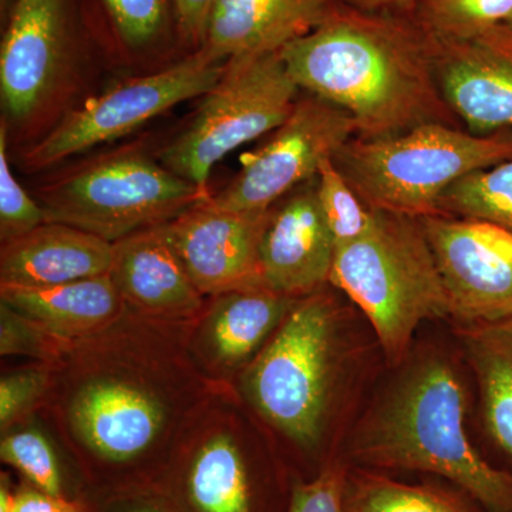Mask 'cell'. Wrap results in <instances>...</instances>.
Returning a JSON list of instances; mask_svg holds the SVG:
<instances>
[{
	"mask_svg": "<svg viewBox=\"0 0 512 512\" xmlns=\"http://www.w3.org/2000/svg\"><path fill=\"white\" fill-rule=\"evenodd\" d=\"M279 55L299 89L348 111L359 137L429 123L463 127L441 94L429 36L404 10L335 3Z\"/></svg>",
	"mask_w": 512,
	"mask_h": 512,
	"instance_id": "cell-1",
	"label": "cell"
},
{
	"mask_svg": "<svg viewBox=\"0 0 512 512\" xmlns=\"http://www.w3.org/2000/svg\"><path fill=\"white\" fill-rule=\"evenodd\" d=\"M467 394L440 357L414 363L363 420L353 440L362 463L447 478L490 512H512V473L491 466L466 429Z\"/></svg>",
	"mask_w": 512,
	"mask_h": 512,
	"instance_id": "cell-2",
	"label": "cell"
},
{
	"mask_svg": "<svg viewBox=\"0 0 512 512\" xmlns=\"http://www.w3.org/2000/svg\"><path fill=\"white\" fill-rule=\"evenodd\" d=\"M329 284L362 309L392 363L406 355L421 322L450 316L429 241L409 215L375 211L362 237L336 248Z\"/></svg>",
	"mask_w": 512,
	"mask_h": 512,
	"instance_id": "cell-3",
	"label": "cell"
},
{
	"mask_svg": "<svg viewBox=\"0 0 512 512\" xmlns=\"http://www.w3.org/2000/svg\"><path fill=\"white\" fill-rule=\"evenodd\" d=\"M512 158V131L478 136L443 123L386 137H353L333 161L370 210L413 218L439 212L444 192Z\"/></svg>",
	"mask_w": 512,
	"mask_h": 512,
	"instance_id": "cell-4",
	"label": "cell"
},
{
	"mask_svg": "<svg viewBox=\"0 0 512 512\" xmlns=\"http://www.w3.org/2000/svg\"><path fill=\"white\" fill-rule=\"evenodd\" d=\"M336 318L325 295L306 296L245 373L249 402L299 446H315L328 417L338 365Z\"/></svg>",
	"mask_w": 512,
	"mask_h": 512,
	"instance_id": "cell-5",
	"label": "cell"
},
{
	"mask_svg": "<svg viewBox=\"0 0 512 512\" xmlns=\"http://www.w3.org/2000/svg\"><path fill=\"white\" fill-rule=\"evenodd\" d=\"M205 201L197 185L136 150L117 151L70 171L42 190L46 221L114 242L173 221Z\"/></svg>",
	"mask_w": 512,
	"mask_h": 512,
	"instance_id": "cell-6",
	"label": "cell"
},
{
	"mask_svg": "<svg viewBox=\"0 0 512 512\" xmlns=\"http://www.w3.org/2000/svg\"><path fill=\"white\" fill-rule=\"evenodd\" d=\"M299 87L278 53L232 57L220 82L202 96L190 127L161 153L165 168L197 185L205 200L214 165L292 113Z\"/></svg>",
	"mask_w": 512,
	"mask_h": 512,
	"instance_id": "cell-7",
	"label": "cell"
},
{
	"mask_svg": "<svg viewBox=\"0 0 512 512\" xmlns=\"http://www.w3.org/2000/svg\"><path fill=\"white\" fill-rule=\"evenodd\" d=\"M225 63L195 52L160 72L127 80L84 101L25 157L30 170H42L107 141L127 136L183 101L205 96L224 74Z\"/></svg>",
	"mask_w": 512,
	"mask_h": 512,
	"instance_id": "cell-8",
	"label": "cell"
},
{
	"mask_svg": "<svg viewBox=\"0 0 512 512\" xmlns=\"http://www.w3.org/2000/svg\"><path fill=\"white\" fill-rule=\"evenodd\" d=\"M356 136V121L348 111L308 94L296 100L264 146L242 157L237 177L208 202L228 211L271 210L285 195L315 180L320 164Z\"/></svg>",
	"mask_w": 512,
	"mask_h": 512,
	"instance_id": "cell-9",
	"label": "cell"
},
{
	"mask_svg": "<svg viewBox=\"0 0 512 512\" xmlns=\"http://www.w3.org/2000/svg\"><path fill=\"white\" fill-rule=\"evenodd\" d=\"M446 288L450 316L468 325L512 319V232L471 218H419Z\"/></svg>",
	"mask_w": 512,
	"mask_h": 512,
	"instance_id": "cell-10",
	"label": "cell"
},
{
	"mask_svg": "<svg viewBox=\"0 0 512 512\" xmlns=\"http://www.w3.org/2000/svg\"><path fill=\"white\" fill-rule=\"evenodd\" d=\"M274 208L239 212L208 200L163 225L191 281L202 295H224L262 284L261 242Z\"/></svg>",
	"mask_w": 512,
	"mask_h": 512,
	"instance_id": "cell-11",
	"label": "cell"
},
{
	"mask_svg": "<svg viewBox=\"0 0 512 512\" xmlns=\"http://www.w3.org/2000/svg\"><path fill=\"white\" fill-rule=\"evenodd\" d=\"M72 0H16L0 46V93L10 117L23 120L45 101L72 52Z\"/></svg>",
	"mask_w": 512,
	"mask_h": 512,
	"instance_id": "cell-12",
	"label": "cell"
},
{
	"mask_svg": "<svg viewBox=\"0 0 512 512\" xmlns=\"http://www.w3.org/2000/svg\"><path fill=\"white\" fill-rule=\"evenodd\" d=\"M430 42L441 94L463 127L478 136L512 131L510 23L468 39Z\"/></svg>",
	"mask_w": 512,
	"mask_h": 512,
	"instance_id": "cell-13",
	"label": "cell"
},
{
	"mask_svg": "<svg viewBox=\"0 0 512 512\" xmlns=\"http://www.w3.org/2000/svg\"><path fill=\"white\" fill-rule=\"evenodd\" d=\"M335 254L315 178L274 207L261 242L262 284L295 299L312 295L329 282Z\"/></svg>",
	"mask_w": 512,
	"mask_h": 512,
	"instance_id": "cell-14",
	"label": "cell"
},
{
	"mask_svg": "<svg viewBox=\"0 0 512 512\" xmlns=\"http://www.w3.org/2000/svg\"><path fill=\"white\" fill-rule=\"evenodd\" d=\"M70 421L79 439L104 460L124 463L146 453L165 423L160 397L121 379H94L74 394Z\"/></svg>",
	"mask_w": 512,
	"mask_h": 512,
	"instance_id": "cell-15",
	"label": "cell"
},
{
	"mask_svg": "<svg viewBox=\"0 0 512 512\" xmlns=\"http://www.w3.org/2000/svg\"><path fill=\"white\" fill-rule=\"evenodd\" d=\"M110 276L124 302L148 315L181 318L201 308L202 293L191 281L163 225L114 242Z\"/></svg>",
	"mask_w": 512,
	"mask_h": 512,
	"instance_id": "cell-16",
	"label": "cell"
},
{
	"mask_svg": "<svg viewBox=\"0 0 512 512\" xmlns=\"http://www.w3.org/2000/svg\"><path fill=\"white\" fill-rule=\"evenodd\" d=\"M114 244L62 224L43 222L15 241L3 244L0 284L20 288H46L110 274Z\"/></svg>",
	"mask_w": 512,
	"mask_h": 512,
	"instance_id": "cell-17",
	"label": "cell"
},
{
	"mask_svg": "<svg viewBox=\"0 0 512 512\" xmlns=\"http://www.w3.org/2000/svg\"><path fill=\"white\" fill-rule=\"evenodd\" d=\"M338 0H217L201 52L232 57L278 53L318 28Z\"/></svg>",
	"mask_w": 512,
	"mask_h": 512,
	"instance_id": "cell-18",
	"label": "cell"
},
{
	"mask_svg": "<svg viewBox=\"0 0 512 512\" xmlns=\"http://www.w3.org/2000/svg\"><path fill=\"white\" fill-rule=\"evenodd\" d=\"M0 295L57 339L82 338L104 328L124 303L110 274L46 288L0 286Z\"/></svg>",
	"mask_w": 512,
	"mask_h": 512,
	"instance_id": "cell-19",
	"label": "cell"
},
{
	"mask_svg": "<svg viewBox=\"0 0 512 512\" xmlns=\"http://www.w3.org/2000/svg\"><path fill=\"white\" fill-rule=\"evenodd\" d=\"M296 303L298 299L268 288L221 295L207 328L208 345L215 360L227 367L247 362L282 325Z\"/></svg>",
	"mask_w": 512,
	"mask_h": 512,
	"instance_id": "cell-20",
	"label": "cell"
},
{
	"mask_svg": "<svg viewBox=\"0 0 512 512\" xmlns=\"http://www.w3.org/2000/svg\"><path fill=\"white\" fill-rule=\"evenodd\" d=\"M463 340L477 380L484 429L512 460V319L468 325Z\"/></svg>",
	"mask_w": 512,
	"mask_h": 512,
	"instance_id": "cell-21",
	"label": "cell"
},
{
	"mask_svg": "<svg viewBox=\"0 0 512 512\" xmlns=\"http://www.w3.org/2000/svg\"><path fill=\"white\" fill-rule=\"evenodd\" d=\"M188 490L200 512H251L247 470L231 437L218 434L200 448Z\"/></svg>",
	"mask_w": 512,
	"mask_h": 512,
	"instance_id": "cell-22",
	"label": "cell"
},
{
	"mask_svg": "<svg viewBox=\"0 0 512 512\" xmlns=\"http://www.w3.org/2000/svg\"><path fill=\"white\" fill-rule=\"evenodd\" d=\"M437 214L487 221L512 232V158L451 185Z\"/></svg>",
	"mask_w": 512,
	"mask_h": 512,
	"instance_id": "cell-23",
	"label": "cell"
},
{
	"mask_svg": "<svg viewBox=\"0 0 512 512\" xmlns=\"http://www.w3.org/2000/svg\"><path fill=\"white\" fill-rule=\"evenodd\" d=\"M403 10L430 39L460 40L510 23L512 0H417Z\"/></svg>",
	"mask_w": 512,
	"mask_h": 512,
	"instance_id": "cell-24",
	"label": "cell"
},
{
	"mask_svg": "<svg viewBox=\"0 0 512 512\" xmlns=\"http://www.w3.org/2000/svg\"><path fill=\"white\" fill-rule=\"evenodd\" d=\"M345 505L348 512H471L456 498L433 488L370 474L346 483Z\"/></svg>",
	"mask_w": 512,
	"mask_h": 512,
	"instance_id": "cell-25",
	"label": "cell"
},
{
	"mask_svg": "<svg viewBox=\"0 0 512 512\" xmlns=\"http://www.w3.org/2000/svg\"><path fill=\"white\" fill-rule=\"evenodd\" d=\"M110 36L131 52L150 49L175 29L173 0H93Z\"/></svg>",
	"mask_w": 512,
	"mask_h": 512,
	"instance_id": "cell-26",
	"label": "cell"
},
{
	"mask_svg": "<svg viewBox=\"0 0 512 512\" xmlns=\"http://www.w3.org/2000/svg\"><path fill=\"white\" fill-rule=\"evenodd\" d=\"M316 187L320 210L335 239L336 248L362 237L372 224L375 211L370 210L350 187L333 158L320 164Z\"/></svg>",
	"mask_w": 512,
	"mask_h": 512,
	"instance_id": "cell-27",
	"label": "cell"
},
{
	"mask_svg": "<svg viewBox=\"0 0 512 512\" xmlns=\"http://www.w3.org/2000/svg\"><path fill=\"white\" fill-rule=\"evenodd\" d=\"M3 463L15 467L39 490L62 495V476L52 444L40 431L8 434L0 444Z\"/></svg>",
	"mask_w": 512,
	"mask_h": 512,
	"instance_id": "cell-28",
	"label": "cell"
},
{
	"mask_svg": "<svg viewBox=\"0 0 512 512\" xmlns=\"http://www.w3.org/2000/svg\"><path fill=\"white\" fill-rule=\"evenodd\" d=\"M6 124L0 126V237L3 244L15 241L46 222L42 205L37 204L13 177L8 160Z\"/></svg>",
	"mask_w": 512,
	"mask_h": 512,
	"instance_id": "cell-29",
	"label": "cell"
},
{
	"mask_svg": "<svg viewBox=\"0 0 512 512\" xmlns=\"http://www.w3.org/2000/svg\"><path fill=\"white\" fill-rule=\"evenodd\" d=\"M50 338L55 336L40 328L28 316L13 309L8 303L0 306V352L3 356L25 355L45 357L52 355Z\"/></svg>",
	"mask_w": 512,
	"mask_h": 512,
	"instance_id": "cell-30",
	"label": "cell"
},
{
	"mask_svg": "<svg viewBox=\"0 0 512 512\" xmlns=\"http://www.w3.org/2000/svg\"><path fill=\"white\" fill-rule=\"evenodd\" d=\"M47 373L40 369H25L8 373L0 380V427L6 431L28 412L45 393Z\"/></svg>",
	"mask_w": 512,
	"mask_h": 512,
	"instance_id": "cell-31",
	"label": "cell"
},
{
	"mask_svg": "<svg viewBox=\"0 0 512 512\" xmlns=\"http://www.w3.org/2000/svg\"><path fill=\"white\" fill-rule=\"evenodd\" d=\"M346 483L348 480L343 468H326L311 483L295 488L289 512H348L345 505Z\"/></svg>",
	"mask_w": 512,
	"mask_h": 512,
	"instance_id": "cell-32",
	"label": "cell"
},
{
	"mask_svg": "<svg viewBox=\"0 0 512 512\" xmlns=\"http://www.w3.org/2000/svg\"><path fill=\"white\" fill-rule=\"evenodd\" d=\"M175 32L178 40L192 53L200 52L207 42L208 29L217 0H173Z\"/></svg>",
	"mask_w": 512,
	"mask_h": 512,
	"instance_id": "cell-33",
	"label": "cell"
},
{
	"mask_svg": "<svg viewBox=\"0 0 512 512\" xmlns=\"http://www.w3.org/2000/svg\"><path fill=\"white\" fill-rule=\"evenodd\" d=\"M13 512H84L74 501L52 495L39 488H23L15 494Z\"/></svg>",
	"mask_w": 512,
	"mask_h": 512,
	"instance_id": "cell-34",
	"label": "cell"
},
{
	"mask_svg": "<svg viewBox=\"0 0 512 512\" xmlns=\"http://www.w3.org/2000/svg\"><path fill=\"white\" fill-rule=\"evenodd\" d=\"M338 2L369 10H403L410 8L417 0H338Z\"/></svg>",
	"mask_w": 512,
	"mask_h": 512,
	"instance_id": "cell-35",
	"label": "cell"
},
{
	"mask_svg": "<svg viewBox=\"0 0 512 512\" xmlns=\"http://www.w3.org/2000/svg\"><path fill=\"white\" fill-rule=\"evenodd\" d=\"M13 504H15V494L10 493L9 485L3 478L2 488H0V512H13Z\"/></svg>",
	"mask_w": 512,
	"mask_h": 512,
	"instance_id": "cell-36",
	"label": "cell"
},
{
	"mask_svg": "<svg viewBox=\"0 0 512 512\" xmlns=\"http://www.w3.org/2000/svg\"><path fill=\"white\" fill-rule=\"evenodd\" d=\"M126 512H165L157 507H151V505H136V507L130 508Z\"/></svg>",
	"mask_w": 512,
	"mask_h": 512,
	"instance_id": "cell-37",
	"label": "cell"
},
{
	"mask_svg": "<svg viewBox=\"0 0 512 512\" xmlns=\"http://www.w3.org/2000/svg\"><path fill=\"white\" fill-rule=\"evenodd\" d=\"M16 0H2V12L3 15H5L6 12V18H8L10 10H12L13 5H15Z\"/></svg>",
	"mask_w": 512,
	"mask_h": 512,
	"instance_id": "cell-38",
	"label": "cell"
},
{
	"mask_svg": "<svg viewBox=\"0 0 512 512\" xmlns=\"http://www.w3.org/2000/svg\"><path fill=\"white\" fill-rule=\"evenodd\" d=\"M510 25L512 26V19L510 20Z\"/></svg>",
	"mask_w": 512,
	"mask_h": 512,
	"instance_id": "cell-39",
	"label": "cell"
}]
</instances>
